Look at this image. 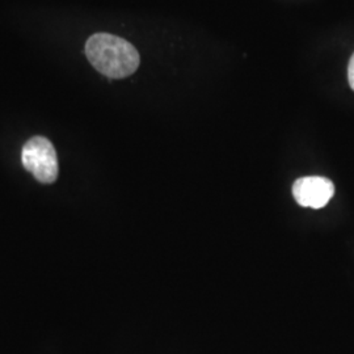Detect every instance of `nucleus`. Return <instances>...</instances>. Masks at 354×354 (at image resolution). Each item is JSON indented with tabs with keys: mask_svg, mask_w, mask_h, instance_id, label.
I'll return each instance as SVG.
<instances>
[{
	"mask_svg": "<svg viewBox=\"0 0 354 354\" xmlns=\"http://www.w3.org/2000/svg\"><path fill=\"white\" fill-rule=\"evenodd\" d=\"M333 194L335 185L326 177H301L292 185V196L304 207L322 209L329 203Z\"/></svg>",
	"mask_w": 354,
	"mask_h": 354,
	"instance_id": "nucleus-3",
	"label": "nucleus"
},
{
	"mask_svg": "<svg viewBox=\"0 0 354 354\" xmlns=\"http://www.w3.org/2000/svg\"><path fill=\"white\" fill-rule=\"evenodd\" d=\"M348 80H349V84L354 91V54L351 58V62H349V67H348Z\"/></svg>",
	"mask_w": 354,
	"mask_h": 354,
	"instance_id": "nucleus-4",
	"label": "nucleus"
},
{
	"mask_svg": "<svg viewBox=\"0 0 354 354\" xmlns=\"http://www.w3.org/2000/svg\"><path fill=\"white\" fill-rule=\"evenodd\" d=\"M21 162L42 184H51L58 177V156L50 140L33 137L26 142L21 152Z\"/></svg>",
	"mask_w": 354,
	"mask_h": 354,
	"instance_id": "nucleus-2",
	"label": "nucleus"
},
{
	"mask_svg": "<svg viewBox=\"0 0 354 354\" xmlns=\"http://www.w3.org/2000/svg\"><path fill=\"white\" fill-rule=\"evenodd\" d=\"M86 55L99 73L113 79L131 75L140 66L137 49L127 39L109 33H96L89 37Z\"/></svg>",
	"mask_w": 354,
	"mask_h": 354,
	"instance_id": "nucleus-1",
	"label": "nucleus"
}]
</instances>
